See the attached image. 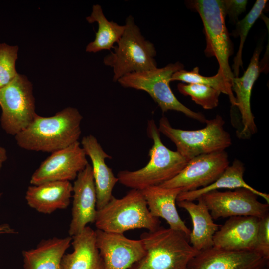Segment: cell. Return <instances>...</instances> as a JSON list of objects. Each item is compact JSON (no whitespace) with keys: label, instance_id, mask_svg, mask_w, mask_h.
Segmentation results:
<instances>
[{"label":"cell","instance_id":"obj_22","mask_svg":"<svg viewBox=\"0 0 269 269\" xmlns=\"http://www.w3.org/2000/svg\"><path fill=\"white\" fill-rule=\"evenodd\" d=\"M72 238L53 237L42 240L34 248L22 252L23 269H61L64 255Z\"/></svg>","mask_w":269,"mask_h":269},{"label":"cell","instance_id":"obj_28","mask_svg":"<svg viewBox=\"0 0 269 269\" xmlns=\"http://www.w3.org/2000/svg\"><path fill=\"white\" fill-rule=\"evenodd\" d=\"M177 89L181 94L190 96L196 104L207 110L217 107L221 93L211 87L199 84L179 83Z\"/></svg>","mask_w":269,"mask_h":269},{"label":"cell","instance_id":"obj_21","mask_svg":"<svg viewBox=\"0 0 269 269\" xmlns=\"http://www.w3.org/2000/svg\"><path fill=\"white\" fill-rule=\"evenodd\" d=\"M72 238L73 251L64 255L61 269H105L96 245L95 230L86 226Z\"/></svg>","mask_w":269,"mask_h":269},{"label":"cell","instance_id":"obj_4","mask_svg":"<svg viewBox=\"0 0 269 269\" xmlns=\"http://www.w3.org/2000/svg\"><path fill=\"white\" fill-rule=\"evenodd\" d=\"M94 223L97 229L120 234L140 228L154 231L160 227L159 218L151 214L141 190L134 189L121 198L113 196L97 210Z\"/></svg>","mask_w":269,"mask_h":269},{"label":"cell","instance_id":"obj_17","mask_svg":"<svg viewBox=\"0 0 269 269\" xmlns=\"http://www.w3.org/2000/svg\"><path fill=\"white\" fill-rule=\"evenodd\" d=\"M259 218L231 217L213 236V246L231 251H254Z\"/></svg>","mask_w":269,"mask_h":269},{"label":"cell","instance_id":"obj_1","mask_svg":"<svg viewBox=\"0 0 269 269\" xmlns=\"http://www.w3.org/2000/svg\"><path fill=\"white\" fill-rule=\"evenodd\" d=\"M83 117L68 107L54 116L36 114L32 122L15 136L19 147L30 151L54 152L78 141Z\"/></svg>","mask_w":269,"mask_h":269},{"label":"cell","instance_id":"obj_11","mask_svg":"<svg viewBox=\"0 0 269 269\" xmlns=\"http://www.w3.org/2000/svg\"><path fill=\"white\" fill-rule=\"evenodd\" d=\"M229 165L225 151L200 155L189 160L178 174L159 186L179 188L182 192L195 190L213 183Z\"/></svg>","mask_w":269,"mask_h":269},{"label":"cell","instance_id":"obj_14","mask_svg":"<svg viewBox=\"0 0 269 269\" xmlns=\"http://www.w3.org/2000/svg\"><path fill=\"white\" fill-rule=\"evenodd\" d=\"M268 261L255 251H231L213 246L199 251L187 269H265Z\"/></svg>","mask_w":269,"mask_h":269},{"label":"cell","instance_id":"obj_16","mask_svg":"<svg viewBox=\"0 0 269 269\" xmlns=\"http://www.w3.org/2000/svg\"><path fill=\"white\" fill-rule=\"evenodd\" d=\"M261 52V47L258 46L243 75L240 77H234L232 80V89L235 93L236 107L240 113L243 124L242 129L237 134L239 138H250L257 131L251 111V98L253 85L261 71L259 62Z\"/></svg>","mask_w":269,"mask_h":269},{"label":"cell","instance_id":"obj_25","mask_svg":"<svg viewBox=\"0 0 269 269\" xmlns=\"http://www.w3.org/2000/svg\"><path fill=\"white\" fill-rule=\"evenodd\" d=\"M86 20L90 23L97 22L98 26L94 40L86 46V51L88 52L110 51L119 41L125 31V25H119L107 19L99 4L93 6L92 13L86 17Z\"/></svg>","mask_w":269,"mask_h":269},{"label":"cell","instance_id":"obj_30","mask_svg":"<svg viewBox=\"0 0 269 269\" xmlns=\"http://www.w3.org/2000/svg\"><path fill=\"white\" fill-rule=\"evenodd\" d=\"M254 251L269 259V214L259 218Z\"/></svg>","mask_w":269,"mask_h":269},{"label":"cell","instance_id":"obj_26","mask_svg":"<svg viewBox=\"0 0 269 269\" xmlns=\"http://www.w3.org/2000/svg\"><path fill=\"white\" fill-rule=\"evenodd\" d=\"M174 81H179L187 84H202L211 87L227 95L232 107H236L235 97L232 86L219 71L214 76H205L200 74L198 67H194L191 71L183 69L173 73L171 82Z\"/></svg>","mask_w":269,"mask_h":269},{"label":"cell","instance_id":"obj_23","mask_svg":"<svg viewBox=\"0 0 269 269\" xmlns=\"http://www.w3.org/2000/svg\"><path fill=\"white\" fill-rule=\"evenodd\" d=\"M198 203L182 200L177 201L180 208L184 209L191 217L193 229L189 236L190 244L198 251L213 246V236L220 225L215 223L206 205L201 197Z\"/></svg>","mask_w":269,"mask_h":269},{"label":"cell","instance_id":"obj_18","mask_svg":"<svg viewBox=\"0 0 269 269\" xmlns=\"http://www.w3.org/2000/svg\"><path fill=\"white\" fill-rule=\"evenodd\" d=\"M81 144L91 161L97 194L96 208L99 210L112 197V191L118 179L105 162L106 159H111L112 157L105 152L94 136L90 134L84 136Z\"/></svg>","mask_w":269,"mask_h":269},{"label":"cell","instance_id":"obj_13","mask_svg":"<svg viewBox=\"0 0 269 269\" xmlns=\"http://www.w3.org/2000/svg\"><path fill=\"white\" fill-rule=\"evenodd\" d=\"M96 242L105 269H128L145 254L142 241L131 239L123 234L97 229Z\"/></svg>","mask_w":269,"mask_h":269},{"label":"cell","instance_id":"obj_8","mask_svg":"<svg viewBox=\"0 0 269 269\" xmlns=\"http://www.w3.org/2000/svg\"><path fill=\"white\" fill-rule=\"evenodd\" d=\"M184 69L178 61L162 68L128 74L117 81L122 87L147 92L158 104L162 111L180 112L187 117L205 123L207 119L201 113L190 109L181 103L173 93L170 86L171 78L176 71Z\"/></svg>","mask_w":269,"mask_h":269},{"label":"cell","instance_id":"obj_19","mask_svg":"<svg viewBox=\"0 0 269 269\" xmlns=\"http://www.w3.org/2000/svg\"><path fill=\"white\" fill-rule=\"evenodd\" d=\"M73 185L70 181H57L29 186L25 193L27 205L44 214L66 209L70 204Z\"/></svg>","mask_w":269,"mask_h":269},{"label":"cell","instance_id":"obj_12","mask_svg":"<svg viewBox=\"0 0 269 269\" xmlns=\"http://www.w3.org/2000/svg\"><path fill=\"white\" fill-rule=\"evenodd\" d=\"M86 156L79 141L52 152L33 173L30 183L31 185H38L47 182L75 179L88 164Z\"/></svg>","mask_w":269,"mask_h":269},{"label":"cell","instance_id":"obj_10","mask_svg":"<svg viewBox=\"0 0 269 269\" xmlns=\"http://www.w3.org/2000/svg\"><path fill=\"white\" fill-rule=\"evenodd\" d=\"M200 197L214 220L246 216L261 218L269 214V204L260 202L257 194L245 188L223 192L214 190Z\"/></svg>","mask_w":269,"mask_h":269},{"label":"cell","instance_id":"obj_34","mask_svg":"<svg viewBox=\"0 0 269 269\" xmlns=\"http://www.w3.org/2000/svg\"><path fill=\"white\" fill-rule=\"evenodd\" d=\"M2 196V193H0V201L1 199Z\"/></svg>","mask_w":269,"mask_h":269},{"label":"cell","instance_id":"obj_2","mask_svg":"<svg viewBox=\"0 0 269 269\" xmlns=\"http://www.w3.org/2000/svg\"><path fill=\"white\" fill-rule=\"evenodd\" d=\"M147 132L153 141L148 163L138 170H122L117 174L118 182L131 189L142 190L159 186L178 174L188 161L177 151L169 149L162 143L154 120L148 121Z\"/></svg>","mask_w":269,"mask_h":269},{"label":"cell","instance_id":"obj_20","mask_svg":"<svg viewBox=\"0 0 269 269\" xmlns=\"http://www.w3.org/2000/svg\"><path fill=\"white\" fill-rule=\"evenodd\" d=\"M141 191L153 216L164 219L169 228L182 232L189 238L191 230L180 217L176 206L177 196L182 192L181 188L154 186Z\"/></svg>","mask_w":269,"mask_h":269},{"label":"cell","instance_id":"obj_32","mask_svg":"<svg viewBox=\"0 0 269 269\" xmlns=\"http://www.w3.org/2000/svg\"><path fill=\"white\" fill-rule=\"evenodd\" d=\"M17 231L13 228L8 223H3L0 225V235L4 234H15Z\"/></svg>","mask_w":269,"mask_h":269},{"label":"cell","instance_id":"obj_7","mask_svg":"<svg viewBox=\"0 0 269 269\" xmlns=\"http://www.w3.org/2000/svg\"><path fill=\"white\" fill-rule=\"evenodd\" d=\"M189 6L199 15L206 39L205 55L214 57L220 71L232 86L234 78L229 64L233 52L232 41L226 26L222 0H193L188 1Z\"/></svg>","mask_w":269,"mask_h":269},{"label":"cell","instance_id":"obj_5","mask_svg":"<svg viewBox=\"0 0 269 269\" xmlns=\"http://www.w3.org/2000/svg\"><path fill=\"white\" fill-rule=\"evenodd\" d=\"M124 32L119 41L103 59L104 64L113 69L114 82L131 73L157 67L154 44L146 40L132 16L126 19Z\"/></svg>","mask_w":269,"mask_h":269},{"label":"cell","instance_id":"obj_29","mask_svg":"<svg viewBox=\"0 0 269 269\" xmlns=\"http://www.w3.org/2000/svg\"><path fill=\"white\" fill-rule=\"evenodd\" d=\"M18 47L0 44V89L9 84L18 74L15 68Z\"/></svg>","mask_w":269,"mask_h":269},{"label":"cell","instance_id":"obj_3","mask_svg":"<svg viewBox=\"0 0 269 269\" xmlns=\"http://www.w3.org/2000/svg\"><path fill=\"white\" fill-rule=\"evenodd\" d=\"M180 231L160 227L140 235L145 254L128 269H187L199 251Z\"/></svg>","mask_w":269,"mask_h":269},{"label":"cell","instance_id":"obj_24","mask_svg":"<svg viewBox=\"0 0 269 269\" xmlns=\"http://www.w3.org/2000/svg\"><path fill=\"white\" fill-rule=\"evenodd\" d=\"M245 167L243 163L238 159H235L231 165H229L221 175L213 183L205 187L195 190L182 192L177 196L176 201L187 200L193 201L203 194L221 189L233 190L237 188H245L262 197L269 204V195L260 192L247 184L244 179Z\"/></svg>","mask_w":269,"mask_h":269},{"label":"cell","instance_id":"obj_33","mask_svg":"<svg viewBox=\"0 0 269 269\" xmlns=\"http://www.w3.org/2000/svg\"><path fill=\"white\" fill-rule=\"evenodd\" d=\"M7 159L6 150L0 144V171Z\"/></svg>","mask_w":269,"mask_h":269},{"label":"cell","instance_id":"obj_31","mask_svg":"<svg viewBox=\"0 0 269 269\" xmlns=\"http://www.w3.org/2000/svg\"><path fill=\"white\" fill-rule=\"evenodd\" d=\"M224 13L232 23L236 24L239 16L246 10L247 0H222Z\"/></svg>","mask_w":269,"mask_h":269},{"label":"cell","instance_id":"obj_9","mask_svg":"<svg viewBox=\"0 0 269 269\" xmlns=\"http://www.w3.org/2000/svg\"><path fill=\"white\" fill-rule=\"evenodd\" d=\"M1 126L8 134L15 136L25 129L36 115L31 83L18 74L8 85L0 89Z\"/></svg>","mask_w":269,"mask_h":269},{"label":"cell","instance_id":"obj_27","mask_svg":"<svg viewBox=\"0 0 269 269\" xmlns=\"http://www.w3.org/2000/svg\"><path fill=\"white\" fill-rule=\"evenodd\" d=\"M267 1V0H257L244 18L235 24V29L231 35L235 38L239 36L240 43L232 65V72L234 77H239L240 69L243 68L242 52L248 33L256 20L261 15Z\"/></svg>","mask_w":269,"mask_h":269},{"label":"cell","instance_id":"obj_6","mask_svg":"<svg viewBox=\"0 0 269 269\" xmlns=\"http://www.w3.org/2000/svg\"><path fill=\"white\" fill-rule=\"evenodd\" d=\"M204 128L185 130L172 127L168 119L162 117L158 130L176 146L177 151L188 161L202 154L225 151L232 144L229 133L224 128L225 121L219 115L205 122Z\"/></svg>","mask_w":269,"mask_h":269},{"label":"cell","instance_id":"obj_15","mask_svg":"<svg viewBox=\"0 0 269 269\" xmlns=\"http://www.w3.org/2000/svg\"><path fill=\"white\" fill-rule=\"evenodd\" d=\"M72 185V218L68 229L71 237L80 233L88 224L95 222L97 194L90 164L78 173Z\"/></svg>","mask_w":269,"mask_h":269}]
</instances>
